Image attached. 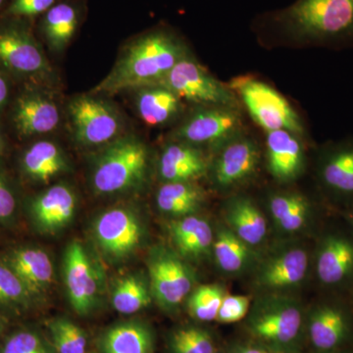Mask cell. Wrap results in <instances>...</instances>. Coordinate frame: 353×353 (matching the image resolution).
Instances as JSON below:
<instances>
[{
	"mask_svg": "<svg viewBox=\"0 0 353 353\" xmlns=\"http://www.w3.org/2000/svg\"><path fill=\"white\" fill-rule=\"evenodd\" d=\"M266 157L269 172L280 182H290L303 173V146L294 132L285 130L267 132Z\"/></svg>",
	"mask_w": 353,
	"mask_h": 353,
	"instance_id": "cell-17",
	"label": "cell"
},
{
	"mask_svg": "<svg viewBox=\"0 0 353 353\" xmlns=\"http://www.w3.org/2000/svg\"><path fill=\"white\" fill-rule=\"evenodd\" d=\"M14 121L22 136L48 134L54 131L59 124V108L48 95L30 92L18 99Z\"/></svg>",
	"mask_w": 353,
	"mask_h": 353,
	"instance_id": "cell-19",
	"label": "cell"
},
{
	"mask_svg": "<svg viewBox=\"0 0 353 353\" xmlns=\"http://www.w3.org/2000/svg\"><path fill=\"white\" fill-rule=\"evenodd\" d=\"M101 347L103 353H152V334L141 323H123L106 332Z\"/></svg>",
	"mask_w": 353,
	"mask_h": 353,
	"instance_id": "cell-28",
	"label": "cell"
},
{
	"mask_svg": "<svg viewBox=\"0 0 353 353\" xmlns=\"http://www.w3.org/2000/svg\"><path fill=\"white\" fill-rule=\"evenodd\" d=\"M208 172V161L196 146L179 141L165 146L159 159V175L165 183L192 182Z\"/></svg>",
	"mask_w": 353,
	"mask_h": 353,
	"instance_id": "cell-21",
	"label": "cell"
},
{
	"mask_svg": "<svg viewBox=\"0 0 353 353\" xmlns=\"http://www.w3.org/2000/svg\"><path fill=\"white\" fill-rule=\"evenodd\" d=\"M9 1H10V0H0V11L3 10L4 12L7 6H8Z\"/></svg>",
	"mask_w": 353,
	"mask_h": 353,
	"instance_id": "cell-44",
	"label": "cell"
},
{
	"mask_svg": "<svg viewBox=\"0 0 353 353\" xmlns=\"http://www.w3.org/2000/svg\"><path fill=\"white\" fill-rule=\"evenodd\" d=\"M345 219L347 220L348 226L352 229L353 233V206L345 213Z\"/></svg>",
	"mask_w": 353,
	"mask_h": 353,
	"instance_id": "cell-43",
	"label": "cell"
},
{
	"mask_svg": "<svg viewBox=\"0 0 353 353\" xmlns=\"http://www.w3.org/2000/svg\"><path fill=\"white\" fill-rule=\"evenodd\" d=\"M169 231L174 245L183 256L199 259L208 254L214 241L212 228L208 221L196 215L173 221Z\"/></svg>",
	"mask_w": 353,
	"mask_h": 353,
	"instance_id": "cell-24",
	"label": "cell"
},
{
	"mask_svg": "<svg viewBox=\"0 0 353 353\" xmlns=\"http://www.w3.org/2000/svg\"><path fill=\"white\" fill-rule=\"evenodd\" d=\"M307 336L317 353L350 350L353 341V315L341 303H322L309 313Z\"/></svg>",
	"mask_w": 353,
	"mask_h": 353,
	"instance_id": "cell-9",
	"label": "cell"
},
{
	"mask_svg": "<svg viewBox=\"0 0 353 353\" xmlns=\"http://www.w3.org/2000/svg\"><path fill=\"white\" fill-rule=\"evenodd\" d=\"M159 85L192 103L236 109V97L229 85L219 82L189 55L183 58Z\"/></svg>",
	"mask_w": 353,
	"mask_h": 353,
	"instance_id": "cell-6",
	"label": "cell"
},
{
	"mask_svg": "<svg viewBox=\"0 0 353 353\" xmlns=\"http://www.w3.org/2000/svg\"><path fill=\"white\" fill-rule=\"evenodd\" d=\"M4 263L36 297L50 287L53 280V265L50 255L41 248H19L7 254Z\"/></svg>",
	"mask_w": 353,
	"mask_h": 353,
	"instance_id": "cell-20",
	"label": "cell"
},
{
	"mask_svg": "<svg viewBox=\"0 0 353 353\" xmlns=\"http://www.w3.org/2000/svg\"><path fill=\"white\" fill-rule=\"evenodd\" d=\"M0 353H57L39 332L20 329L13 332L2 343Z\"/></svg>",
	"mask_w": 353,
	"mask_h": 353,
	"instance_id": "cell-36",
	"label": "cell"
},
{
	"mask_svg": "<svg viewBox=\"0 0 353 353\" xmlns=\"http://www.w3.org/2000/svg\"><path fill=\"white\" fill-rule=\"evenodd\" d=\"M317 173L327 192L338 199L353 201V139L323 148Z\"/></svg>",
	"mask_w": 353,
	"mask_h": 353,
	"instance_id": "cell-16",
	"label": "cell"
},
{
	"mask_svg": "<svg viewBox=\"0 0 353 353\" xmlns=\"http://www.w3.org/2000/svg\"><path fill=\"white\" fill-rule=\"evenodd\" d=\"M185 57L187 46L171 30L160 28L146 32L127 44L95 92L113 94L159 85Z\"/></svg>",
	"mask_w": 353,
	"mask_h": 353,
	"instance_id": "cell-1",
	"label": "cell"
},
{
	"mask_svg": "<svg viewBox=\"0 0 353 353\" xmlns=\"http://www.w3.org/2000/svg\"><path fill=\"white\" fill-rule=\"evenodd\" d=\"M309 268V255L303 248H292L266 262L256 283L265 289H285L301 284Z\"/></svg>",
	"mask_w": 353,
	"mask_h": 353,
	"instance_id": "cell-22",
	"label": "cell"
},
{
	"mask_svg": "<svg viewBox=\"0 0 353 353\" xmlns=\"http://www.w3.org/2000/svg\"><path fill=\"white\" fill-rule=\"evenodd\" d=\"M224 296L223 290L218 285H201L190 296V315L199 321H214Z\"/></svg>",
	"mask_w": 353,
	"mask_h": 353,
	"instance_id": "cell-35",
	"label": "cell"
},
{
	"mask_svg": "<svg viewBox=\"0 0 353 353\" xmlns=\"http://www.w3.org/2000/svg\"><path fill=\"white\" fill-rule=\"evenodd\" d=\"M7 97H8V85L3 77L0 75V108L6 103Z\"/></svg>",
	"mask_w": 353,
	"mask_h": 353,
	"instance_id": "cell-42",
	"label": "cell"
},
{
	"mask_svg": "<svg viewBox=\"0 0 353 353\" xmlns=\"http://www.w3.org/2000/svg\"><path fill=\"white\" fill-rule=\"evenodd\" d=\"M172 353H216L212 336L201 328L178 330L171 338Z\"/></svg>",
	"mask_w": 353,
	"mask_h": 353,
	"instance_id": "cell-37",
	"label": "cell"
},
{
	"mask_svg": "<svg viewBox=\"0 0 353 353\" xmlns=\"http://www.w3.org/2000/svg\"><path fill=\"white\" fill-rule=\"evenodd\" d=\"M334 353H353V350H343V352H334Z\"/></svg>",
	"mask_w": 353,
	"mask_h": 353,
	"instance_id": "cell-46",
	"label": "cell"
},
{
	"mask_svg": "<svg viewBox=\"0 0 353 353\" xmlns=\"http://www.w3.org/2000/svg\"><path fill=\"white\" fill-rule=\"evenodd\" d=\"M29 22L7 16L0 21V63L20 75H44L50 71V65Z\"/></svg>",
	"mask_w": 353,
	"mask_h": 353,
	"instance_id": "cell-8",
	"label": "cell"
},
{
	"mask_svg": "<svg viewBox=\"0 0 353 353\" xmlns=\"http://www.w3.org/2000/svg\"><path fill=\"white\" fill-rule=\"evenodd\" d=\"M285 37L303 43L341 48L353 44V0H296L271 15Z\"/></svg>",
	"mask_w": 353,
	"mask_h": 353,
	"instance_id": "cell-2",
	"label": "cell"
},
{
	"mask_svg": "<svg viewBox=\"0 0 353 353\" xmlns=\"http://www.w3.org/2000/svg\"><path fill=\"white\" fill-rule=\"evenodd\" d=\"M203 196L192 182L165 183L157 196L158 208L173 217L194 215L201 208Z\"/></svg>",
	"mask_w": 353,
	"mask_h": 353,
	"instance_id": "cell-30",
	"label": "cell"
},
{
	"mask_svg": "<svg viewBox=\"0 0 353 353\" xmlns=\"http://www.w3.org/2000/svg\"><path fill=\"white\" fill-rule=\"evenodd\" d=\"M87 353H92V352H87Z\"/></svg>",
	"mask_w": 353,
	"mask_h": 353,
	"instance_id": "cell-48",
	"label": "cell"
},
{
	"mask_svg": "<svg viewBox=\"0 0 353 353\" xmlns=\"http://www.w3.org/2000/svg\"><path fill=\"white\" fill-rule=\"evenodd\" d=\"M248 332L274 352L290 353L303 332V315L296 301L285 297H267L255 304L248 320Z\"/></svg>",
	"mask_w": 353,
	"mask_h": 353,
	"instance_id": "cell-4",
	"label": "cell"
},
{
	"mask_svg": "<svg viewBox=\"0 0 353 353\" xmlns=\"http://www.w3.org/2000/svg\"><path fill=\"white\" fill-rule=\"evenodd\" d=\"M0 150H1V139H0Z\"/></svg>",
	"mask_w": 353,
	"mask_h": 353,
	"instance_id": "cell-47",
	"label": "cell"
},
{
	"mask_svg": "<svg viewBox=\"0 0 353 353\" xmlns=\"http://www.w3.org/2000/svg\"><path fill=\"white\" fill-rule=\"evenodd\" d=\"M82 6L77 0H61L41 16V31L51 50L62 51L71 43L82 21Z\"/></svg>",
	"mask_w": 353,
	"mask_h": 353,
	"instance_id": "cell-23",
	"label": "cell"
},
{
	"mask_svg": "<svg viewBox=\"0 0 353 353\" xmlns=\"http://www.w3.org/2000/svg\"><path fill=\"white\" fill-rule=\"evenodd\" d=\"M48 328L57 353H87V336L75 323L59 318L51 321Z\"/></svg>",
	"mask_w": 353,
	"mask_h": 353,
	"instance_id": "cell-34",
	"label": "cell"
},
{
	"mask_svg": "<svg viewBox=\"0 0 353 353\" xmlns=\"http://www.w3.org/2000/svg\"><path fill=\"white\" fill-rule=\"evenodd\" d=\"M269 209L278 226L290 233L307 226L312 215V205L307 197L296 192L274 194L269 201Z\"/></svg>",
	"mask_w": 353,
	"mask_h": 353,
	"instance_id": "cell-29",
	"label": "cell"
},
{
	"mask_svg": "<svg viewBox=\"0 0 353 353\" xmlns=\"http://www.w3.org/2000/svg\"><path fill=\"white\" fill-rule=\"evenodd\" d=\"M229 87L241 97L252 119L267 132L285 130L296 136L305 134L299 114L270 85L252 77H239Z\"/></svg>",
	"mask_w": 353,
	"mask_h": 353,
	"instance_id": "cell-5",
	"label": "cell"
},
{
	"mask_svg": "<svg viewBox=\"0 0 353 353\" xmlns=\"http://www.w3.org/2000/svg\"><path fill=\"white\" fill-rule=\"evenodd\" d=\"M26 175L37 182L48 183L60 175L67 167L66 158L59 146L52 141H38L23 155Z\"/></svg>",
	"mask_w": 353,
	"mask_h": 353,
	"instance_id": "cell-27",
	"label": "cell"
},
{
	"mask_svg": "<svg viewBox=\"0 0 353 353\" xmlns=\"http://www.w3.org/2000/svg\"><path fill=\"white\" fill-rule=\"evenodd\" d=\"M148 148L136 137L115 139L95 162L92 185L99 194H111L134 189L145 181Z\"/></svg>",
	"mask_w": 353,
	"mask_h": 353,
	"instance_id": "cell-3",
	"label": "cell"
},
{
	"mask_svg": "<svg viewBox=\"0 0 353 353\" xmlns=\"http://www.w3.org/2000/svg\"><path fill=\"white\" fill-rule=\"evenodd\" d=\"M76 206L73 190L64 183H58L32 202V219L41 231L52 233L68 224L75 214Z\"/></svg>",
	"mask_w": 353,
	"mask_h": 353,
	"instance_id": "cell-18",
	"label": "cell"
},
{
	"mask_svg": "<svg viewBox=\"0 0 353 353\" xmlns=\"http://www.w3.org/2000/svg\"><path fill=\"white\" fill-rule=\"evenodd\" d=\"M16 206L17 203L12 190L0 172V222L6 223L12 219Z\"/></svg>",
	"mask_w": 353,
	"mask_h": 353,
	"instance_id": "cell-40",
	"label": "cell"
},
{
	"mask_svg": "<svg viewBox=\"0 0 353 353\" xmlns=\"http://www.w3.org/2000/svg\"><path fill=\"white\" fill-rule=\"evenodd\" d=\"M241 120L234 108L204 106L175 132L178 141L192 145L222 146L240 134Z\"/></svg>",
	"mask_w": 353,
	"mask_h": 353,
	"instance_id": "cell-10",
	"label": "cell"
},
{
	"mask_svg": "<svg viewBox=\"0 0 353 353\" xmlns=\"http://www.w3.org/2000/svg\"><path fill=\"white\" fill-rule=\"evenodd\" d=\"M152 294L164 308L176 307L192 289V273L187 265L166 250H157L150 262Z\"/></svg>",
	"mask_w": 353,
	"mask_h": 353,
	"instance_id": "cell-12",
	"label": "cell"
},
{
	"mask_svg": "<svg viewBox=\"0 0 353 353\" xmlns=\"http://www.w3.org/2000/svg\"><path fill=\"white\" fill-rule=\"evenodd\" d=\"M232 353H279L274 352L261 343H246L234 348Z\"/></svg>",
	"mask_w": 353,
	"mask_h": 353,
	"instance_id": "cell-41",
	"label": "cell"
},
{
	"mask_svg": "<svg viewBox=\"0 0 353 353\" xmlns=\"http://www.w3.org/2000/svg\"><path fill=\"white\" fill-rule=\"evenodd\" d=\"M97 243L110 256L122 259L131 254L141 239L138 217L126 208H113L97 218L94 225Z\"/></svg>",
	"mask_w": 353,
	"mask_h": 353,
	"instance_id": "cell-14",
	"label": "cell"
},
{
	"mask_svg": "<svg viewBox=\"0 0 353 353\" xmlns=\"http://www.w3.org/2000/svg\"><path fill=\"white\" fill-rule=\"evenodd\" d=\"M213 252L218 267L227 273L243 270L250 259V245L229 228L218 230L213 241Z\"/></svg>",
	"mask_w": 353,
	"mask_h": 353,
	"instance_id": "cell-31",
	"label": "cell"
},
{
	"mask_svg": "<svg viewBox=\"0 0 353 353\" xmlns=\"http://www.w3.org/2000/svg\"><path fill=\"white\" fill-rule=\"evenodd\" d=\"M34 297L12 269L0 261V309L22 312L31 307Z\"/></svg>",
	"mask_w": 353,
	"mask_h": 353,
	"instance_id": "cell-32",
	"label": "cell"
},
{
	"mask_svg": "<svg viewBox=\"0 0 353 353\" xmlns=\"http://www.w3.org/2000/svg\"><path fill=\"white\" fill-rule=\"evenodd\" d=\"M226 219L228 228L248 245H259L266 236V219L250 199L239 197L230 202Z\"/></svg>",
	"mask_w": 353,
	"mask_h": 353,
	"instance_id": "cell-25",
	"label": "cell"
},
{
	"mask_svg": "<svg viewBox=\"0 0 353 353\" xmlns=\"http://www.w3.org/2000/svg\"><path fill=\"white\" fill-rule=\"evenodd\" d=\"M259 161L257 143L239 134L220 146L213 167L214 182L219 188L233 187L245 182L255 173Z\"/></svg>",
	"mask_w": 353,
	"mask_h": 353,
	"instance_id": "cell-15",
	"label": "cell"
},
{
	"mask_svg": "<svg viewBox=\"0 0 353 353\" xmlns=\"http://www.w3.org/2000/svg\"><path fill=\"white\" fill-rule=\"evenodd\" d=\"M4 330V321L0 318V336H1L2 333H3Z\"/></svg>",
	"mask_w": 353,
	"mask_h": 353,
	"instance_id": "cell-45",
	"label": "cell"
},
{
	"mask_svg": "<svg viewBox=\"0 0 353 353\" xmlns=\"http://www.w3.org/2000/svg\"><path fill=\"white\" fill-rule=\"evenodd\" d=\"M64 259L65 285L70 303L78 314L88 315L97 299L94 267L85 248L77 241L70 243Z\"/></svg>",
	"mask_w": 353,
	"mask_h": 353,
	"instance_id": "cell-13",
	"label": "cell"
},
{
	"mask_svg": "<svg viewBox=\"0 0 353 353\" xmlns=\"http://www.w3.org/2000/svg\"><path fill=\"white\" fill-rule=\"evenodd\" d=\"M250 299L245 296H227L223 299L215 321L231 324L241 321L250 310Z\"/></svg>",
	"mask_w": 353,
	"mask_h": 353,
	"instance_id": "cell-39",
	"label": "cell"
},
{
	"mask_svg": "<svg viewBox=\"0 0 353 353\" xmlns=\"http://www.w3.org/2000/svg\"><path fill=\"white\" fill-rule=\"evenodd\" d=\"M74 138L79 145H109L119 136L122 121L116 109L103 99L80 95L72 99L68 108Z\"/></svg>",
	"mask_w": 353,
	"mask_h": 353,
	"instance_id": "cell-7",
	"label": "cell"
},
{
	"mask_svg": "<svg viewBox=\"0 0 353 353\" xmlns=\"http://www.w3.org/2000/svg\"><path fill=\"white\" fill-rule=\"evenodd\" d=\"M316 277L323 287L338 289L353 285V233H328L316 250Z\"/></svg>",
	"mask_w": 353,
	"mask_h": 353,
	"instance_id": "cell-11",
	"label": "cell"
},
{
	"mask_svg": "<svg viewBox=\"0 0 353 353\" xmlns=\"http://www.w3.org/2000/svg\"><path fill=\"white\" fill-rule=\"evenodd\" d=\"M136 105L145 124L159 126L176 117L181 109V99L163 85H150L138 90Z\"/></svg>",
	"mask_w": 353,
	"mask_h": 353,
	"instance_id": "cell-26",
	"label": "cell"
},
{
	"mask_svg": "<svg viewBox=\"0 0 353 353\" xmlns=\"http://www.w3.org/2000/svg\"><path fill=\"white\" fill-rule=\"evenodd\" d=\"M61 0H10L2 16L31 21L43 16Z\"/></svg>",
	"mask_w": 353,
	"mask_h": 353,
	"instance_id": "cell-38",
	"label": "cell"
},
{
	"mask_svg": "<svg viewBox=\"0 0 353 353\" xmlns=\"http://www.w3.org/2000/svg\"><path fill=\"white\" fill-rule=\"evenodd\" d=\"M150 303V296L143 280L134 276L122 279L112 296L113 307L122 314H134Z\"/></svg>",
	"mask_w": 353,
	"mask_h": 353,
	"instance_id": "cell-33",
	"label": "cell"
}]
</instances>
